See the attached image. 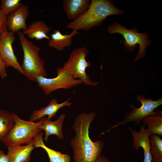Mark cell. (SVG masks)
I'll list each match as a JSON object with an SVG mask.
<instances>
[{
    "label": "cell",
    "mask_w": 162,
    "mask_h": 162,
    "mask_svg": "<svg viewBox=\"0 0 162 162\" xmlns=\"http://www.w3.org/2000/svg\"><path fill=\"white\" fill-rule=\"evenodd\" d=\"M89 50L85 47L74 49L62 68L74 79L81 80L87 86H96L99 82H92L86 72V69L90 67V62L86 60Z\"/></svg>",
    "instance_id": "obj_6"
},
{
    "label": "cell",
    "mask_w": 162,
    "mask_h": 162,
    "mask_svg": "<svg viewBox=\"0 0 162 162\" xmlns=\"http://www.w3.org/2000/svg\"><path fill=\"white\" fill-rule=\"evenodd\" d=\"M136 99L142 104L139 108L136 107L132 104H129V108L132 109L130 112L125 114L124 119L120 122L111 127L106 132H103L101 135L109 131L113 128H116L120 125H124L127 123L134 122L135 124H138L141 122L144 118L149 116L162 114L160 111H155L158 107L162 104V98H160L157 100H153L148 98H145L144 95H138Z\"/></svg>",
    "instance_id": "obj_7"
},
{
    "label": "cell",
    "mask_w": 162,
    "mask_h": 162,
    "mask_svg": "<svg viewBox=\"0 0 162 162\" xmlns=\"http://www.w3.org/2000/svg\"><path fill=\"white\" fill-rule=\"evenodd\" d=\"M141 122L147 126L146 130L149 135H162V114L148 116L142 120Z\"/></svg>",
    "instance_id": "obj_19"
},
{
    "label": "cell",
    "mask_w": 162,
    "mask_h": 162,
    "mask_svg": "<svg viewBox=\"0 0 162 162\" xmlns=\"http://www.w3.org/2000/svg\"><path fill=\"white\" fill-rule=\"evenodd\" d=\"M107 31L110 34L118 33L122 35L124 38L123 42L124 47L129 51H133L136 49L137 45H139V50L135 58V62L145 56L146 49L151 43L147 33H140L136 28L128 29L117 22H115L112 25L108 26Z\"/></svg>",
    "instance_id": "obj_5"
},
{
    "label": "cell",
    "mask_w": 162,
    "mask_h": 162,
    "mask_svg": "<svg viewBox=\"0 0 162 162\" xmlns=\"http://www.w3.org/2000/svg\"><path fill=\"white\" fill-rule=\"evenodd\" d=\"M15 39L14 33L9 31L7 28L0 37V56L6 68L12 67L22 74L21 65L14 54L12 46Z\"/></svg>",
    "instance_id": "obj_9"
},
{
    "label": "cell",
    "mask_w": 162,
    "mask_h": 162,
    "mask_svg": "<svg viewBox=\"0 0 162 162\" xmlns=\"http://www.w3.org/2000/svg\"><path fill=\"white\" fill-rule=\"evenodd\" d=\"M6 20L7 16L2 12L0 9V37L7 28Z\"/></svg>",
    "instance_id": "obj_23"
},
{
    "label": "cell",
    "mask_w": 162,
    "mask_h": 162,
    "mask_svg": "<svg viewBox=\"0 0 162 162\" xmlns=\"http://www.w3.org/2000/svg\"><path fill=\"white\" fill-rule=\"evenodd\" d=\"M17 34L23 54L21 65L22 74L29 80L36 82L38 77H46L45 62L39 55L41 48L28 39L22 32L20 31Z\"/></svg>",
    "instance_id": "obj_3"
},
{
    "label": "cell",
    "mask_w": 162,
    "mask_h": 162,
    "mask_svg": "<svg viewBox=\"0 0 162 162\" xmlns=\"http://www.w3.org/2000/svg\"><path fill=\"white\" fill-rule=\"evenodd\" d=\"M150 140L152 162H162V140L160 136L151 134Z\"/></svg>",
    "instance_id": "obj_21"
},
{
    "label": "cell",
    "mask_w": 162,
    "mask_h": 162,
    "mask_svg": "<svg viewBox=\"0 0 162 162\" xmlns=\"http://www.w3.org/2000/svg\"><path fill=\"white\" fill-rule=\"evenodd\" d=\"M57 76L53 78L39 76L36 82L44 94L48 95L51 93L60 88L68 89L83 83L79 79H74L62 68L56 69Z\"/></svg>",
    "instance_id": "obj_8"
},
{
    "label": "cell",
    "mask_w": 162,
    "mask_h": 162,
    "mask_svg": "<svg viewBox=\"0 0 162 162\" xmlns=\"http://www.w3.org/2000/svg\"></svg>",
    "instance_id": "obj_27"
},
{
    "label": "cell",
    "mask_w": 162,
    "mask_h": 162,
    "mask_svg": "<svg viewBox=\"0 0 162 162\" xmlns=\"http://www.w3.org/2000/svg\"><path fill=\"white\" fill-rule=\"evenodd\" d=\"M0 162H10L7 155L2 150H0Z\"/></svg>",
    "instance_id": "obj_25"
},
{
    "label": "cell",
    "mask_w": 162,
    "mask_h": 162,
    "mask_svg": "<svg viewBox=\"0 0 162 162\" xmlns=\"http://www.w3.org/2000/svg\"><path fill=\"white\" fill-rule=\"evenodd\" d=\"M51 29V28L43 21L38 20L32 22L22 32L31 39L36 40L46 39L49 40L50 37L47 34Z\"/></svg>",
    "instance_id": "obj_18"
},
{
    "label": "cell",
    "mask_w": 162,
    "mask_h": 162,
    "mask_svg": "<svg viewBox=\"0 0 162 162\" xmlns=\"http://www.w3.org/2000/svg\"><path fill=\"white\" fill-rule=\"evenodd\" d=\"M6 66L3 60L0 56V76L2 79L7 76Z\"/></svg>",
    "instance_id": "obj_24"
},
{
    "label": "cell",
    "mask_w": 162,
    "mask_h": 162,
    "mask_svg": "<svg viewBox=\"0 0 162 162\" xmlns=\"http://www.w3.org/2000/svg\"><path fill=\"white\" fill-rule=\"evenodd\" d=\"M65 117V114H62L55 121H52L45 117L39 120L40 128L45 132L44 140L46 142H48L49 137L52 135L56 136L60 139H64L62 127Z\"/></svg>",
    "instance_id": "obj_13"
},
{
    "label": "cell",
    "mask_w": 162,
    "mask_h": 162,
    "mask_svg": "<svg viewBox=\"0 0 162 162\" xmlns=\"http://www.w3.org/2000/svg\"><path fill=\"white\" fill-rule=\"evenodd\" d=\"M20 0H2L0 10L6 16L17 9L22 3Z\"/></svg>",
    "instance_id": "obj_22"
},
{
    "label": "cell",
    "mask_w": 162,
    "mask_h": 162,
    "mask_svg": "<svg viewBox=\"0 0 162 162\" xmlns=\"http://www.w3.org/2000/svg\"><path fill=\"white\" fill-rule=\"evenodd\" d=\"M33 140L25 145H18L8 147L7 154L10 162H29L34 148Z\"/></svg>",
    "instance_id": "obj_15"
},
{
    "label": "cell",
    "mask_w": 162,
    "mask_h": 162,
    "mask_svg": "<svg viewBox=\"0 0 162 162\" xmlns=\"http://www.w3.org/2000/svg\"><path fill=\"white\" fill-rule=\"evenodd\" d=\"M146 125L141 126L139 131L129 128L133 138V147L136 151L142 147L144 152V160L142 162H152L150 152V135L145 128Z\"/></svg>",
    "instance_id": "obj_11"
},
{
    "label": "cell",
    "mask_w": 162,
    "mask_h": 162,
    "mask_svg": "<svg viewBox=\"0 0 162 162\" xmlns=\"http://www.w3.org/2000/svg\"><path fill=\"white\" fill-rule=\"evenodd\" d=\"M124 12L108 0H92L87 10L79 18L69 23L66 28L86 31L100 25L109 16L123 14Z\"/></svg>",
    "instance_id": "obj_2"
},
{
    "label": "cell",
    "mask_w": 162,
    "mask_h": 162,
    "mask_svg": "<svg viewBox=\"0 0 162 162\" xmlns=\"http://www.w3.org/2000/svg\"><path fill=\"white\" fill-rule=\"evenodd\" d=\"M29 15L28 7L22 4L16 10L7 16L6 27L8 30L15 33L26 30L28 26L26 20Z\"/></svg>",
    "instance_id": "obj_10"
},
{
    "label": "cell",
    "mask_w": 162,
    "mask_h": 162,
    "mask_svg": "<svg viewBox=\"0 0 162 162\" xmlns=\"http://www.w3.org/2000/svg\"><path fill=\"white\" fill-rule=\"evenodd\" d=\"M96 114L93 112L77 115L72 126L75 136L70 145L74 162H94L101 155L104 142L100 140L93 141L89 136V129Z\"/></svg>",
    "instance_id": "obj_1"
},
{
    "label": "cell",
    "mask_w": 162,
    "mask_h": 162,
    "mask_svg": "<svg viewBox=\"0 0 162 162\" xmlns=\"http://www.w3.org/2000/svg\"><path fill=\"white\" fill-rule=\"evenodd\" d=\"M44 133L41 132L33 138L34 148L40 147L43 149L48 156L49 162H70L71 157L68 154H64L60 151L49 148L44 144L43 139Z\"/></svg>",
    "instance_id": "obj_17"
},
{
    "label": "cell",
    "mask_w": 162,
    "mask_h": 162,
    "mask_svg": "<svg viewBox=\"0 0 162 162\" xmlns=\"http://www.w3.org/2000/svg\"><path fill=\"white\" fill-rule=\"evenodd\" d=\"M94 162H110L108 158L104 155H100Z\"/></svg>",
    "instance_id": "obj_26"
},
{
    "label": "cell",
    "mask_w": 162,
    "mask_h": 162,
    "mask_svg": "<svg viewBox=\"0 0 162 162\" xmlns=\"http://www.w3.org/2000/svg\"><path fill=\"white\" fill-rule=\"evenodd\" d=\"M78 31L74 30L69 34H62L58 30H54L50 34L48 45L51 48L58 51H62L71 45L73 37L78 34Z\"/></svg>",
    "instance_id": "obj_16"
},
{
    "label": "cell",
    "mask_w": 162,
    "mask_h": 162,
    "mask_svg": "<svg viewBox=\"0 0 162 162\" xmlns=\"http://www.w3.org/2000/svg\"><path fill=\"white\" fill-rule=\"evenodd\" d=\"M70 99L71 98H68L64 102L59 104L56 99H52L47 106L34 110L29 117V121L34 122L39 121L46 116H47V118L51 120L60 109L71 105L72 103L69 101Z\"/></svg>",
    "instance_id": "obj_12"
},
{
    "label": "cell",
    "mask_w": 162,
    "mask_h": 162,
    "mask_svg": "<svg viewBox=\"0 0 162 162\" xmlns=\"http://www.w3.org/2000/svg\"><path fill=\"white\" fill-rule=\"evenodd\" d=\"M91 2L89 0H64L63 2V9L68 18L73 21L87 10Z\"/></svg>",
    "instance_id": "obj_14"
},
{
    "label": "cell",
    "mask_w": 162,
    "mask_h": 162,
    "mask_svg": "<svg viewBox=\"0 0 162 162\" xmlns=\"http://www.w3.org/2000/svg\"><path fill=\"white\" fill-rule=\"evenodd\" d=\"M12 113L14 124L1 141L7 147L28 144L33 141L36 135L43 131L40 128V121L37 122L26 121L20 118L15 113Z\"/></svg>",
    "instance_id": "obj_4"
},
{
    "label": "cell",
    "mask_w": 162,
    "mask_h": 162,
    "mask_svg": "<svg viewBox=\"0 0 162 162\" xmlns=\"http://www.w3.org/2000/svg\"><path fill=\"white\" fill-rule=\"evenodd\" d=\"M14 124L12 113L4 110H0V142L5 136Z\"/></svg>",
    "instance_id": "obj_20"
}]
</instances>
